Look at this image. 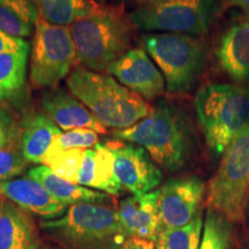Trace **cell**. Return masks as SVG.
Wrapping results in <instances>:
<instances>
[{
  "mask_svg": "<svg viewBox=\"0 0 249 249\" xmlns=\"http://www.w3.org/2000/svg\"><path fill=\"white\" fill-rule=\"evenodd\" d=\"M66 85L93 117L105 127L126 129L144 119L151 107L141 96L130 91L110 75L86 67H75L68 74Z\"/></svg>",
  "mask_w": 249,
  "mask_h": 249,
  "instance_id": "cell-1",
  "label": "cell"
},
{
  "mask_svg": "<svg viewBox=\"0 0 249 249\" xmlns=\"http://www.w3.org/2000/svg\"><path fill=\"white\" fill-rule=\"evenodd\" d=\"M113 135L142 147L158 166L171 172L185 165L192 144V127L186 114L166 102L158 103L148 117Z\"/></svg>",
  "mask_w": 249,
  "mask_h": 249,
  "instance_id": "cell-2",
  "label": "cell"
},
{
  "mask_svg": "<svg viewBox=\"0 0 249 249\" xmlns=\"http://www.w3.org/2000/svg\"><path fill=\"white\" fill-rule=\"evenodd\" d=\"M133 28L123 6L98 4L70 28L77 60L87 70L107 71L130 50Z\"/></svg>",
  "mask_w": 249,
  "mask_h": 249,
  "instance_id": "cell-3",
  "label": "cell"
},
{
  "mask_svg": "<svg viewBox=\"0 0 249 249\" xmlns=\"http://www.w3.org/2000/svg\"><path fill=\"white\" fill-rule=\"evenodd\" d=\"M40 229L67 249H119L130 239L108 204L71 205L57 219L40 222Z\"/></svg>",
  "mask_w": 249,
  "mask_h": 249,
  "instance_id": "cell-4",
  "label": "cell"
},
{
  "mask_svg": "<svg viewBox=\"0 0 249 249\" xmlns=\"http://www.w3.org/2000/svg\"><path fill=\"white\" fill-rule=\"evenodd\" d=\"M194 107L208 148L222 156L249 124V88L238 83H208L196 92Z\"/></svg>",
  "mask_w": 249,
  "mask_h": 249,
  "instance_id": "cell-5",
  "label": "cell"
},
{
  "mask_svg": "<svg viewBox=\"0 0 249 249\" xmlns=\"http://www.w3.org/2000/svg\"><path fill=\"white\" fill-rule=\"evenodd\" d=\"M249 197V124L222 155L207 191L208 209L219 211L231 223H244Z\"/></svg>",
  "mask_w": 249,
  "mask_h": 249,
  "instance_id": "cell-6",
  "label": "cell"
},
{
  "mask_svg": "<svg viewBox=\"0 0 249 249\" xmlns=\"http://www.w3.org/2000/svg\"><path fill=\"white\" fill-rule=\"evenodd\" d=\"M142 43L163 74L167 91H189L205 66V51L200 40L183 34L161 33L143 36Z\"/></svg>",
  "mask_w": 249,
  "mask_h": 249,
  "instance_id": "cell-7",
  "label": "cell"
},
{
  "mask_svg": "<svg viewBox=\"0 0 249 249\" xmlns=\"http://www.w3.org/2000/svg\"><path fill=\"white\" fill-rule=\"evenodd\" d=\"M77 59L71 29L38 18L30 60V81L35 88H55L68 76Z\"/></svg>",
  "mask_w": 249,
  "mask_h": 249,
  "instance_id": "cell-8",
  "label": "cell"
},
{
  "mask_svg": "<svg viewBox=\"0 0 249 249\" xmlns=\"http://www.w3.org/2000/svg\"><path fill=\"white\" fill-rule=\"evenodd\" d=\"M213 12V0H165L141 6L129 18L139 30L201 35L209 29Z\"/></svg>",
  "mask_w": 249,
  "mask_h": 249,
  "instance_id": "cell-9",
  "label": "cell"
},
{
  "mask_svg": "<svg viewBox=\"0 0 249 249\" xmlns=\"http://www.w3.org/2000/svg\"><path fill=\"white\" fill-rule=\"evenodd\" d=\"M205 185L197 177L172 179L160 188L158 209L161 231L191 223L201 213Z\"/></svg>",
  "mask_w": 249,
  "mask_h": 249,
  "instance_id": "cell-10",
  "label": "cell"
},
{
  "mask_svg": "<svg viewBox=\"0 0 249 249\" xmlns=\"http://www.w3.org/2000/svg\"><path fill=\"white\" fill-rule=\"evenodd\" d=\"M114 155L117 178L124 189L133 195L155 191L161 182L163 173L150 155L134 143L107 142Z\"/></svg>",
  "mask_w": 249,
  "mask_h": 249,
  "instance_id": "cell-11",
  "label": "cell"
},
{
  "mask_svg": "<svg viewBox=\"0 0 249 249\" xmlns=\"http://www.w3.org/2000/svg\"><path fill=\"white\" fill-rule=\"evenodd\" d=\"M118 82L144 99H155L164 93L165 80L145 50L130 49L107 70Z\"/></svg>",
  "mask_w": 249,
  "mask_h": 249,
  "instance_id": "cell-12",
  "label": "cell"
},
{
  "mask_svg": "<svg viewBox=\"0 0 249 249\" xmlns=\"http://www.w3.org/2000/svg\"><path fill=\"white\" fill-rule=\"evenodd\" d=\"M160 189L132 195L118 205V217L129 238L143 239L155 242L161 232L158 209Z\"/></svg>",
  "mask_w": 249,
  "mask_h": 249,
  "instance_id": "cell-13",
  "label": "cell"
},
{
  "mask_svg": "<svg viewBox=\"0 0 249 249\" xmlns=\"http://www.w3.org/2000/svg\"><path fill=\"white\" fill-rule=\"evenodd\" d=\"M0 196L12 201L28 213L45 220L57 219L68 208L50 194L42 183L29 177L0 182Z\"/></svg>",
  "mask_w": 249,
  "mask_h": 249,
  "instance_id": "cell-14",
  "label": "cell"
},
{
  "mask_svg": "<svg viewBox=\"0 0 249 249\" xmlns=\"http://www.w3.org/2000/svg\"><path fill=\"white\" fill-rule=\"evenodd\" d=\"M43 111L61 130L89 128L98 134H107L104 124L93 117L85 104L64 88L46 91L40 98Z\"/></svg>",
  "mask_w": 249,
  "mask_h": 249,
  "instance_id": "cell-15",
  "label": "cell"
},
{
  "mask_svg": "<svg viewBox=\"0 0 249 249\" xmlns=\"http://www.w3.org/2000/svg\"><path fill=\"white\" fill-rule=\"evenodd\" d=\"M216 58L235 83L249 82V14L225 30L218 42Z\"/></svg>",
  "mask_w": 249,
  "mask_h": 249,
  "instance_id": "cell-16",
  "label": "cell"
},
{
  "mask_svg": "<svg viewBox=\"0 0 249 249\" xmlns=\"http://www.w3.org/2000/svg\"><path fill=\"white\" fill-rule=\"evenodd\" d=\"M77 185L107 193L111 196L119 195L123 192L124 188L114 169V155L107 142L86 149L77 177Z\"/></svg>",
  "mask_w": 249,
  "mask_h": 249,
  "instance_id": "cell-17",
  "label": "cell"
},
{
  "mask_svg": "<svg viewBox=\"0 0 249 249\" xmlns=\"http://www.w3.org/2000/svg\"><path fill=\"white\" fill-rule=\"evenodd\" d=\"M38 231L33 217L0 196V249H36Z\"/></svg>",
  "mask_w": 249,
  "mask_h": 249,
  "instance_id": "cell-18",
  "label": "cell"
},
{
  "mask_svg": "<svg viewBox=\"0 0 249 249\" xmlns=\"http://www.w3.org/2000/svg\"><path fill=\"white\" fill-rule=\"evenodd\" d=\"M27 177L42 183L53 197L67 207L77 203H96L108 204L113 203V196L95 189L87 188L77 183L67 181L54 174L45 165L33 167L27 172Z\"/></svg>",
  "mask_w": 249,
  "mask_h": 249,
  "instance_id": "cell-19",
  "label": "cell"
},
{
  "mask_svg": "<svg viewBox=\"0 0 249 249\" xmlns=\"http://www.w3.org/2000/svg\"><path fill=\"white\" fill-rule=\"evenodd\" d=\"M60 134L61 129L46 114L34 113L28 117L18 134V147L24 160L44 165L50 147Z\"/></svg>",
  "mask_w": 249,
  "mask_h": 249,
  "instance_id": "cell-20",
  "label": "cell"
},
{
  "mask_svg": "<svg viewBox=\"0 0 249 249\" xmlns=\"http://www.w3.org/2000/svg\"><path fill=\"white\" fill-rule=\"evenodd\" d=\"M38 18V9L31 0H0V29L9 35L30 36Z\"/></svg>",
  "mask_w": 249,
  "mask_h": 249,
  "instance_id": "cell-21",
  "label": "cell"
},
{
  "mask_svg": "<svg viewBox=\"0 0 249 249\" xmlns=\"http://www.w3.org/2000/svg\"><path fill=\"white\" fill-rule=\"evenodd\" d=\"M39 17L55 26H70L86 17L98 4L91 0H31Z\"/></svg>",
  "mask_w": 249,
  "mask_h": 249,
  "instance_id": "cell-22",
  "label": "cell"
},
{
  "mask_svg": "<svg viewBox=\"0 0 249 249\" xmlns=\"http://www.w3.org/2000/svg\"><path fill=\"white\" fill-rule=\"evenodd\" d=\"M29 48L0 54V102L14 97L26 83Z\"/></svg>",
  "mask_w": 249,
  "mask_h": 249,
  "instance_id": "cell-23",
  "label": "cell"
},
{
  "mask_svg": "<svg viewBox=\"0 0 249 249\" xmlns=\"http://www.w3.org/2000/svg\"><path fill=\"white\" fill-rule=\"evenodd\" d=\"M202 230L203 219L200 213L185 226L163 230L155 241V249H198Z\"/></svg>",
  "mask_w": 249,
  "mask_h": 249,
  "instance_id": "cell-24",
  "label": "cell"
},
{
  "mask_svg": "<svg viewBox=\"0 0 249 249\" xmlns=\"http://www.w3.org/2000/svg\"><path fill=\"white\" fill-rule=\"evenodd\" d=\"M232 223L219 211L208 209L198 249H230Z\"/></svg>",
  "mask_w": 249,
  "mask_h": 249,
  "instance_id": "cell-25",
  "label": "cell"
},
{
  "mask_svg": "<svg viewBox=\"0 0 249 249\" xmlns=\"http://www.w3.org/2000/svg\"><path fill=\"white\" fill-rule=\"evenodd\" d=\"M85 158V149H71L46 155L44 165L67 181L77 183V177Z\"/></svg>",
  "mask_w": 249,
  "mask_h": 249,
  "instance_id": "cell-26",
  "label": "cell"
},
{
  "mask_svg": "<svg viewBox=\"0 0 249 249\" xmlns=\"http://www.w3.org/2000/svg\"><path fill=\"white\" fill-rule=\"evenodd\" d=\"M99 143L98 133L89 128H75L62 133L50 147L48 155L71 150V149H90Z\"/></svg>",
  "mask_w": 249,
  "mask_h": 249,
  "instance_id": "cell-27",
  "label": "cell"
},
{
  "mask_svg": "<svg viewBox=\"0 0 249 249\" xmlns=\"http://www.w3.org/2000/svg\"><path fill=\"white\" fill-rule=\"evenodd\" d=\"M27 165L28 161L23 158L18 145L0 149V182L8 181L22 174Z\"/></svg>",
  "mask_w": 249,
  "mask_h": 249,
  "instance_id": "cell-28",
  "label": "cell"
},
{
  "mask_svg": "<svg viewBox=\"0 0 249 249\" xmlns=\"http://www.w3.org/2000/svg\"><path fill=\"white\" fill-rule=\"evenodd\" d=\"M18 135V130L12 112L5 107H0V149L13 145Z\"/></svg>",
  "mask_w": 249,
  "mask_h": 249,
  "instance_id": "cell-29",
  "label": "cell"
},
{
  "mask_svg": "<svg viewBox=\"0 0 249 249\" xmlns=\"http://www.w3.org/2000/svg\"><path fill=\"white\" fill-rule=\"evenodd\" d=\"M26 48H29V44L23 38L14 37L0 29V54L20 51Z\"/></svg>",
  "mask_w": 249,
  "mask_h": 249,
  "instance_id": "cell-30",
  "label": "cell"
},
{
  "mask_svg": "<svg viewBox=\"0 0 249 249\" xmlns=\"http://www.w3.org/2000/svg\"><path fill=\"white\" fill-rule=\"evenodd\" d=\"M119 249H155V242L143 239L130 238Z\"/></svg>",
  "mask_w": 249,
  "mask_h": 249,
  "instance_id": "cell-31",
  "label": "cell"
},
{
  "mask_svg": "<svg viewBox=\"0 0 249 249\" xmlns=\"http://www.w3.org/2000/svg\"><path fill=\"white\" fill-rule=\"evenodd\" d=\"M220 6L223 9L238 8L246 14H249V0H222Z\"/></svg>",
  "mask_w": 249,
  "mask_h": 249,
  "instance_id": "cell-32",
  "label": "cell"
},
{
  "mask_svg": "<svg viewBox=\"0 0 249 249\" xmlns=\"http://www.w3.org/2000/svg\"><path fill=\"white\" fill-rule=\"evenodd\" d=\"M165 1V0H136V2L141 6H148V5H152V4H157V2H161Z\"/></svg>",
  "mask_w": 249,
  "mask_h": 249,
  "instance_id": "cell-33",
  "label": "cell"
},
{
  "mask_svg": "<svg viewBox=\"0 0 249 249\" xmlns=\"http://www.w3.org/2000/svg\"><path fill=\"white\" fill-rule=\"evenodd\" d=\"M36 249H59V248H54V247H50V246H38Z\"/></svg>",
  "mask_w": 249,
  "mask_h": 249,
  "instance_id": "cell-34",
  "label": "cell"
},
{
  "mask_svg": "<svg viewBox=\"0 0 249 249\" xmlns=\"http://www.w3.org/2000/svg\"><path fill=\"white\" fill-rule=\"evenodd\" d=\"M91 1H93V2H96V4L103 5V2H104V0H91Z\"/></svg>",
  "mask_w": 249,
  "mask_h": 249,
  "instance_id": "cell-35",
  "label": "cell"
}]
</instances>
